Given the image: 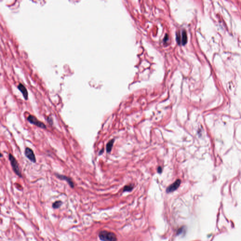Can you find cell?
<instances>
[{
  "label": "cell",
  "instance_id": "30bf717a",
  "mask_svg": "<svg viewBox=\"0 0 241 241\" xmlns=\"http://www.w3.org/2000/svg\"><path fill=\"white\" fill-rule=\"evenodd\" d=\"M133 188V185H127L125 186L124 188H123V191L124 192H130L131 191Z\"/></svg>",
  "mask_w": 241,
  "mask_h": 241
},
{
  "label": "cell",
  "instance_id": "9c48e42d",
  "mask_svg": "<svg viewBox=\"0 0 241 241\" xmlns=\"http://www.w3.org/2000/svg\"><path fill=\"white\" fill-rule=\"evenodd\" d=\"M187 35L186 32L185 31H183L182 33V43L184 45L187 43Z\"/></svg>",
  "mask_w": 241,
  "mask_h": 241
},
{
  "label": "cell",
  "instance_id": "7a4b0ae2",
  "mask_svg": "<svg viewBox=\"0 0 241 241\" xmlns=\"http://www.w3.org/2000/svg\"><path fill=\"white\" fill-rule=\"evenodd\" d=\"M9 160L11 163L12 169L15 172V173L18 176H19L20 177H21L22 174H21V171L20 170L19 163H18L16 159H15V158L14 157L12 154H9Z\"/></svg>",
  "mask_w": 241,
  "mask_h": 241
},
{
  "label": "cell",
  "instance_id": "3957f363",
  "mask_svg": "<svg viewBox=\"0 0 241 241\" xmlns=\"http://www.w3.org/2000/svg\"><path fill=\"white\" fill-rule=\"evenodd\" d=\"M27 121L30 122L31 123L35 125L38 127L44 129H46V125L44 124L43 122L39 121L33 115H29V117H27Z\"/></svg>",
  "mask_w": 241,
  "mask_h": 241
},
{
  "label": "cell",
  "instance_id": "7c38bea8",
  "mask_svg": "<svg viewBox=\"0 0 241 241\" xmlns=\"http://www.w3.org/2000/svg\"><path fill=\"white\" fill-rule=\"evenodd\" d=\"M162 168L161 167H159L157 169V171L158 173H161L162 172Z\"/></svg>",
  "mask_w": 241,
  "mask_h": 241
},
{
  "label": "cell",
  "instance_id": "6da1fadb",
  "mask_svg": "<svg viewBox=\"0 0 241 241\" xmlns=\"http://www.w3.org/2000/svg\"><path fill=\"white\" fill-rule=\"evenodd\" d=\"M99 237L103 241H117L116 235L114 233L107 231H101L99 234Z\"/></svg>",
  "mask_w": 241,
  "mask_h": 241
},
{
  "label": "cell",
  "instance_id": "ba28073f",
  "mask_svg": "<svg viewBox=\"0 0 241 241\" xmlns=\"http://www.w3.org/2000/svg\"><path fill=\"white\" fill-rule=\"evenodd\" d=\"M114 139H112L106 145V151L107 153H110L111 152V150L112 148V147L113 146L114 144Z\"/></svg>",
  "mask_w": 241,
  "mask_h": 241
},
{
  "label": "cell",
  "instance_id": "5b68a950",
  "mask_svg": "<svg viewBox=\"0 0 241 241\" xmlns=\"http://www.w3.org/2000/svg\"><path fill=\"white\" fill-rule=\"evenodd\" d=\"M181 183V180L180 179H177L172 184L170 185L167 188L166 191L167 193H171L173 192L178 188Z\"/></svg>",
  "mask_w": 241,
  "mask_h": 241
},
{
  "label": "cell",
  "instance_id": "52a82bcc",
  "mask_svg": "<svg viewBox=\"0 0 241 241\" xmlns=\"http://www.w3.org/2000/svg\"><path fill=\"white\" fill-rule=\"evenodd\" d=\"M18 88L21 91V92H22L25 99L26 100L27 99L28 92H27V89H26V88L24 87V86L22 84H19L18 86Z\"/></svg>",
  "mask_w": 241,
  "mask_h": 241
},
{
  "label": "cell",
  "instance_id": "277c9868",
  "mask_svg": "<svg viewBox=\"0 0 241 241\" xmlns=\"http://www.w3.org/2000/svg\"><path fill=\"white\" fill-rule=\"evenodd\" d=\"M24 154H25L26 156L27 157V158L29 160H30L33 163L36 162L35 155L34 154V153L33 152V150L31 148L29 147H27L25 149Z\"/></svg>",
  "mask_w": 241,
  "mask_h": 241
},
{
  "label": "cell",
  "instance_id": "8fae6325",
  "mask_svg": "<svg viewBox=\"0 0 241 241\" xmlns=\"http://www.w3.org/2000/svg\"><path fill=\"white\" fill-rule=\"evenodd\" d=\"M61 203H62V202L61 201H57V202H55L53 204L52 206H53V208H58L61 205Z\"/></svg>",
  "mask_w": 241,
  "mask_h": 241
},
{
  "label": "cell",
  "instance_id": "8992f818",
  "mask_svg": "<svg viewBox=\"0 0 241 241\" xmlns=\"http://www.w3.org/2000/svg\"><path fill=\"white\" fill-rule=\"evenodd\" d=\"M56 176L59 179L65 180V181L67 182L69 184V185L71 187L73 188L74 186V185L73 181H72V180L70 178L67 177V176L62 175H60V174H56Z\"/></svg>",
  "mask_w": 241,
  "mask_h": 241
}]
</instances>
